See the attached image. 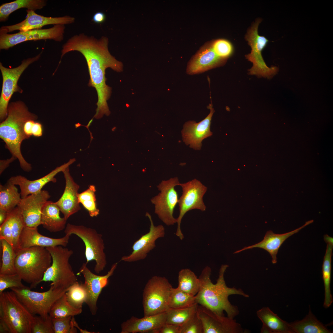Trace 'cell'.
<instances>
[{"mask_svg": "<svg viewBox=\"0 0 333 333\" xmlns=\"http://www.w3.org/2000/svg\"><path fill=\"white\" fill-rule=\"evenodd\" d=\"M108 44L106 36L97 39L83 34L76 38L71 45L72 51L79 52L86 60L90 76L88 85L95 88L98 96L97 108L93 117L97 119L110 114L107 101L110 97L111 88L106 83V69L110 68L117 72L123 70L122 63L111 54Z\"/></svg>", "mask_w": 333, "mask_h": 333, "instance_id": "cell-1", "label": "cell"}, {"mask_svg": "<svg viewBox=\"0 0 333 333\" xmlns=\"http://www.w3.org/2000/svg\"><path fill=\"white\" fill-rule=\"evenodd\" d=\"M228 267L227 265L221 266L216 283L211 281L210 276L211 269L207 266L202 270L199 277L200 281L199 290L195 296L196 303L210 310L220 316H224V312L227 317L234 319L239 313L238 307L232 305L228 299L232 295H239L248 298L249 295L241 289L229 287L225 283L224 273Z\"/></svg>", "mask_w": 333, "mask_h": 333, "instance_id": "cell-2", "label": "cell"}, {"mask_svg": "<svg viewBox=\"0 0 333 333\" xmlns=\"http://www.w3.org/2000/svg\"><path fill=\"white\" fill-rule=\"evenodd\" d=\"M7 113L6 117L0 123V138L12 156L18 159L21 168L25 171L30 172L32 170L31 165L23 156L21 146L24 140L29 138L24 131L25 123L29 120L35 121L37 117L30 112L20 101L9 104Z\"/></svg>", "mask_w": 333, "mask_h": 333, "instance_id": "cell-3", "label": "cell"}, {"mask_svg": "<svg viewBox=\"0 0 333 333\" xmlns=\"http://www.w3.org/2000/svg\"><path fill=\"white\" fill-rule=\"evenodd\" d=\"M14 265L22 280L35 288L51 266V256L46 248L34 246L20 249L15 253Z\"/></svg>", "mask_w": 333, "mask_h": 333, "instance_id": "cell-4", "label": "cell"}, {"mask_svg": "<svg viewBox=\"0 0 333 333\" xmlns=\"http://www.w3.org/2000/svg\"><path fill=\"white\" fill-rule=\"evenodd\" d=\"M34 316L11 291L0 294V321L10 333H31Z\"/></svg>", "mask_w": 333, "mask_h": 333, "instance_id": "cell-5", "label": "cell"}, {"mask_svg": "<svg viewBox=\"0 0 333 333\" xmlns=\"http://www.w3.org/2000/svg\"><path fill=\"white\" fill-rule=\"evenodd\" d=\"M46 248L51 256L52 261L41 282H51L50 285L54 288H68L77 280L69 262L73 251L61 245Z\"/></svg>", "mask_w": 333, "mask_h": 333, "instance_id": "cell-6", "label": "cell"}, {"mask_svg": "<svg viewBox=\"0 0 333 333\" xmlns=\"http://www.w3.org/2000/svg\"><path fill=\"white\" fill-rule=\"evenodd\" d=\"M68 288H55L50 285L48 290L43 292L32 291L30 288L26 286L10 289L32 314H38L46 319L49 316L52 305L65 294Z\"/></svg>", "mask_w": 333, "mask_h": 333, "instance_id": "cell-7", "label": "cell"}, {"mask_svg": "<svg viewBox=\"0 0 333 333\" xmlns=\"http://www.w3.org/2000/svg\"><path fill=\"white\" fill-rule=\"evenodd\" d=\"M172 288L165 277L154 276L150 279L142 294L144 316L166 312L170 308L169 300Z\"/></svg>", "mask_w": 333, "mask_h": 333, "instance_id": "cell-8", "label": "cell"}, {"mask_svg": "<svg viewBox=\"0 0 333 333\" xmlns=\"http://www.w3.org/2000/svg\"><path fill=\"white\" fill-rule=\"evenodd\" d=\"M64 232L65 235L71 236L72 234H75L82 239L85 245L86 263L87 264L90 261H95V272L98 274L104 270L107 261L101 234L97 233L94 229L83 225L70 224L67 225Z\"/></svg>", "mask_w": 333, "mask_h": 333, "instance_id": "cell-9", "label": "cell"}, {"mask_svg": "<svg viewBox=\"0 0 333 333\" xmlns=\"http://www.w3.org/2000/svg\"><path fill=\"white\" fill-rule=\"evenodd\" d=\"M261 19L258 18L248 29L245 38L250 46V53L245 56L248 60L253 63V66L249 70V74L259 76L268 77L274 74L278 68L275 66L268 67L262 57L261 51L266 45L269 40L264 36L259 35L258 26Z\"/></svg>", "mask_w": 333, "mask_h": 333, "instance_id": "cell-10", "label": "cell"}, {"mask_svg": "<svg viewBox=\"0 0 333 333\" xmlns=\"http://www.w3.org/2000/svg\"><path fill=\"white\" fill-rule=\"evenodd\" d=\"M180 183L177 177L162 180L157 186L160 192L151 199L152 203L155 205V213L168 226L177 223V219L174 217L173 213L179 199L175 187L179 185Z\"/></svg>", "mask_w": 333, "mask_h": 333, "instance_id": "cell-11", "label": "cell"}, {"mask_svg": "<svg viewBox=\"0 0 333 333\" xmlns=\"http://www.w3.org/2000/svg\"><path fill=\"white\" fill-rule=\"evenodd\" d=\"M179 185L182 188V194L179 200V212L176 219L177 226L175 234L181 240H183L184 236L181 229L182 220L185 214L191 210L198 209L202 211H205L206 207L203 197L207 187L195 179L186 183H180Z\"/></svg>", "mask_w": 333, "mask_h": 333, "instance_id": "cell-12", "label": "cell"}, {"mask_svg": "<svg viewBox=\"0 0 333 333\" xmlns=\"http://www.w3.org/2000/svg\"><path fill=\"white\" fill-rule=\"evenodd\" d=\"M41 53L34 57L23 60L21 65L14 68H6L0 63V69L3 79L0 98L1 121H4L7 116L8 103L13 94L15 92L22 93L23 91L17 84L20 76L29 65L39 59Z\"/></svg>", "mask_w": 333, "mask_h": 333, "instance_id": "cell-13", "label": "cell"}, {"mask_svg": "<svg viewBox=\"0 0 333 333\" xmlns=\"http://www.w3.org/2000/svg\"><path fill=\"white\" fill-rule=\"evenodd\" d=\"M65 25L58 24L49 28L35 29L8 34L0 33V49L7 50L27 41L52 39L61 42L64 38Z\"/></svg>", "mask_w": 333, "mask_h": 333, "instance_id": "cell-14", "label": "cell"}, {"mask_svg": "<svg viewBox=\"0 0 333 333\" xmlns=\"http://www.w3.org/2000/svg\"><path fill=\"white\" fill-rule=\"evenodd\" d=\"M196 314L203 326V333H243L246 331L234 319L217 314L198 304Z\"/></svg>", "mask_w": 333, "mask_h": 333, "instance_id": "cell-15", "label": "cell"}, {"mask_svg": "<svg viewBox=\"0 0 333 333\" xmlns=\"http://www.w3.org/2000/svg\"><path fill=\"white\" fill-rule=\"evenodd\" d=\"M117 263L112 265L110 269L104 275H99L92 272L84 263L77 275L82 274L84 279V285L86 288L88 297L86 303L92 314L95 315L97 310V302L103 289L108 284V279L111 276L117 266Z\"/></svg>", "mask_w": 333, "mask_h": 333, "instance_id": "cell-16", "label": "cell"}, {"mask_svg": "<svg viewBox=\"0 0 333 333\" xmlns=\"http://www.w3.org/2000/svg\"><path fill=\"white\" fill-rule=\"evenodd\" d=\"M50 197L47 191L41 190L21 198L17 206L22 214L25 226L37 228L41 225L42 209Z\"/></svg>", "mask_w": 333, "mask_h": 333, "instance_id": "cell-17", "label": "cell"}, {"mask_svg": "<svg viewBox=\"0 0 333 333\" xmlns=\"http://www.w3.org/2000/svg\"><path fill=\"white\" fill-rule=\"evenodd\" d=\"M26 11L27 15L24 20L13 25L2 26L0 29V33H8L15 30L23 31L39 29L46 25H65L72 23L75 21V18L70 16L47 17L38 14L32 10L27 9Z\"/></svg>", "mask_w": 333, "mask_h": 333, "instance_id": "cell-18", "label": "cell"}, {"mask_svg": "<svg viewBox=\"0 0 333 333\" xmlns=\"http://www.w3.org/2000/svg\"><path fill=\"white\" fill-rule=\"evenodd\" d=\"M207 108L210 110V112L205 118L198 123L194 121L186 122L181 131L183 140L185 144L196 150H200L202 141L212 134L210 128L215 110L212 104H209Z\"/></svg>", "mask_w": 333, "mask_h": 333, "instance_id": "cell-19", "label": "cell"}, {"mask_svg": "<svg viewBox=\"0 0 333 333\" xmlns=\"http://www.w3.org/2000/svg\"><path fill=\"white\" fill-rule=\"evenodd\" d=\"M146 216L148 217L150 222L149 232L134 243L132 246L133 252L129 256L122 257L121 261L130 262L145 259L147 253L155 247L156 240L164 236L165 230L163 226L162 225L154 226L150 214L146 212Z\"/></svg>", "mask_w": 333, "mask_h": 333, "instance_id": "cell-20", "label": "cell"}, {"mask_svg": "<svg viewBox=\"0 0 333 333\" xmlns=\"http://www.w3.org/2000/svg\"><path fill=\"white\" fill-rule=\"evenodd\" d=\"M75 161V158L71 159L67 162L56 167L47 175L37 179L30 180L24 176L18 175L12 177L9 180L13 184L19 186L21 197L24 198L41 191L42 188L50 182H56V179L55 177L56 175L60 172H63Z\"/></svg>", "mask_w": 333, "mask_h": 333, "instance_id": "cell-21", "label": "cell"}, {"mask_svg": "<svg viewBox=\"0 0 333 333\" xmlns=\"http://www.w3.org/2000/svg\"><path fill=\"white\" fill-rule=\"evenodd\" d=\"M226 60L216 53L211 41L206 43L192 57L187 65V72L190 75L201 73L222 65Z\"/></svg>", "mask_w": 333, "mask_h": 333, "instance_id": "cell-22", "label": "cell"}, {"mask_svg": "<svg viewBox=\"0 0 333 333\" xmlns=\"http://www.w3.org/2000/svg\"><path fill=\"white\" fill-rule=\"evenodd\" d=\"M166 312L141 318L133 316L121 324V333H159L166 323Z\"/></svg>", "mask_w": 333, "mask_h": 333, "instance_id": "cell-23", "label": "cell"}, {"mask_svg": "<svg viewBox=\"0 0 333 333\" xmlns=\"http://www.w3.org/2000/svg\"><path fill=\"white\" fill-rule=\"evenodd\" d=\"M69 167L63 172L65 181L64 192L56 203L67 220L80 209L78 195L79 186L74 181L69 172Z\"/></svg>", "mask_w": 333, "mask_h": 333, "instance_id": "cell-24", "label": "cell"}, {"mask_svg": "<svg viewBox=\"0 0 333 333\" xmlns=\"http://www.w3.org/2000/svg\"><path fill=\"white\" fill-rule=\"evenodd\" d=\"M70 236L66 234L61 238H52L40 234L37 228L25 226L19 237L18 248L19 249L34 246L47 248L58 245L65 247Z\"/></svg>", "mask_w": 333, "mask_h": 333, "instance_id": "cell-25", "label": "cell"}, {"mask_svg": "<svg viewBox=\"0 0 333 333\" xmlns=\"http://www.w3.org/2000/svg\"><path fill=\"white\" fill-rule=\"evenodd\" d=\"M24 227L22 214L17 206L8 212L6 220L0 225V239L6 240L15 253L19 249V240Z\"/></svg>", "mask_w": 333, "mask_h": 333, "instance_id": "cell-26", "label": "cell"}, {"mask_svg": "<svg viewBox=\"0 0 333 333\" xmlns=\"http://www.w3.org/2000/svg\"><path fill=\"white\" fill-rule=\"evenodd\" d=\"M313 220L308 221L302 226L290 232L282 234H277L272 231H268L265 234L263 239L261 242L255 245L245 247L242 249L235 252L237 253L244 250L253 248H260L266 250L270 255L272 263L275 264L277 262V255L278 249L284 241L288 238L298 232L307 225L311 223Z\"/></svg>", "mask_w": 333, "mask_h": 333, "instance_id": "cell-27", "label": "cell"}, {"mask_svg": "<svg viewBox=\"0 0 333 333\" xmlns=\"http://www.w3.org/2000/svg\"><path fill=\"white\" fill-rule=\"evenodd\" d=\"M257 315L262 325L261 333H294L289 323L280 318L268 307L258 310Z\"/></svg>", "mask_w": 333, "mask_h": 333, "instance_id": "cell-28", "label": "cell"}, {"mask_svg": "<svg viewBox=\"0 0 333 333\" xmlns=\"http://www.w3.org/2000/svg\"><path fill=\"white\" fill-rule=\"evenodd\" d=\"M60 209L56 202L48 201L44 206L41 216V225L51 232L62 231L66 227L67 220L60 215Z\"/></svg>", "mask_w": 333, "mask_h": 333, "instance_id": "cell-29", "label": "cell"}, {"mask_svg": "<svg viewBox=\"0 0 333 333\" xmlns=\"http://www.w3.org/2000/svg\"><path fill=\"white\" fill-rule=\"evenodd\" d=\"M294 333H331L319 320L312 313L310 308L308 314L302 319L289 323Z\"/></svg>", "mask_w": 333, "mask_h": 333, "instance_id": "cell-30", "label": "cell"}, {"mask_svg": "<svg viewBox=\"0 0 333 333\" xmlns=\"http://www.w3.org/2000/svg\"><path fill=\"white\" fill-rule=\"evenodd\" d=\"M46 4L47 1L44 0H16L3 3L0 6V21H6L9 15L18 9L26 8L35 11L42 9Z\"/></svg>", "mask_w": 333, "mask_h": 333, "instance_id": "cell-31", "label": "cell"}, {"mask_svg": "<svg viewBox=\"0 0 333 333\" xmlns=\"http://www.w3.org/2000/svg\"><path fill=\"white\" fill-rule=\"evenodd\" d=\"M15 185L9 180L4 185H0V209L9 212L17 207L21 199Z\"/></svg>", "mask_w": 333, "mask_h": 333, "instance_id": "cell-32", "label": "cell"}, {"mask_svg": "<svg viewBox=\"0 0 333 333\" xmlns=\"http://www.w3.org/2000/svg\"><path fill=\"white\" fill-rule=\"evenodd\" d=\"M333 247V244H327L326 250L322 268L323 278L324 287L323 306L326 308L329 307L333 302L330 289L331 261Z\"/></svg>", "mask_w": 333, "mask_h": 333, "instance_id": "cell-33", "label": "cell"}, {"mask_svg": "<svg viewBox=\"0 0 333 333\" xmlns=\"http://www.w3.org/2000/svg\"><path fill=\"white\" fill-rule=\"evenodd\" d=\"M178 280L179 289L193 296L197 294L200 287L199 280L190 269H181L179 273Z\"/></svg>", "mask_w": 333, "mask_h": 333, "instance_id": "cell-34", "label": "cell"}, {"mask_svg": "<svg viewBox=\"0 0 333 333\" xmlns=\"http://www.w3.org/2000/svg\"><path fill=\"white\" fill-rule=\"evenodd\" d=\"M82 308H75L68 302L65 294L52 305L49 315L51 318L74 316L81 314Z\"/></svg>", "mask_w": 333, "mask_h": 333, "instance_id": "cell-35", "label": "cell"}, {"mask_svg": "<svg viewBox=\"0 0 333 333\" xmlns=\"http://www.w3.org/2000/svg\"><path fill=\"white\" fill-rule=\"evenodd\" d=\"M198 304L180 308H170L166 312V323L181 326L196 312Z\"/></svg>", "mask_w": 333, "mask_h": 333, "instance_id": "cell-36", "label": "cell"}, {"mask_svg": "<svg viewBox=\"0 0 333 333\" xmlns=\"http://www.w3.org/2000/svg\"><path fill=\"white\" fill-rule=\"evenodd\" d=\"M2 250L0 274L16 273L14 265L15 253L11 245L4 239H0Z\"/></svg>", "mask_w": 333, "mask_h": 333, "instance_id": "cell-37", "label": "cell"}, {"mask_svg": "<svg viewBox=\"0 0 333 333\" xmlns=\"http://www.w3.org/2000/svg\"><path fill=\"white\" fill-rule=\"evenodd\" d=\"M66 294L69 303L77 308H82L87 299V292L84 283H80L77 281L68 287Z\"/></svg>", "mask_w": 333, "mask_h": 333, "instance_id": "cell-38", "label": "cell"}, {"mask_svg": "<svg viewBox=\"0 0 333 333\" xmlns=\"http://www.w3.org/2000/svg\"><path fill=\"white\" fill-rule=\"evenodd\" d=\"M96 191L95 186L92 185L87 190L81 193H78V195L79 203H81L88 211L91 217L97 216L100 212L97 206Z\"/></svg>", "mask_w": 333, "mask_h": 333, "instance_id": "cell-39", "label": "cell"}, {"mask_svg": "<svg viewBox=\"0 0 333 333\" xmlns=\"http://www.w3.org/2000/svg\"><path fill=\"white\" fill-rule=\"evenodd\" d=\"M196 303L195 296L187 294L177 288H172L171 292L169 306L170 308L186 307Z\"/></svg>", "mask_w": 333, "mask_h": 333, "instance_id": "cell-40", "label": "cell"}, {"mask_svg": "<svg viewBox=\"0 0 333 333\" xmlns=\"http://www.w3.org/2000/svg\"><path fill=\"white\" fill-rule=\"evenodd\" d=\"M213 49L220 57L226 60L232 54L233 47L229 41L224 39H219L212 41Z\"/></svg>", "mask_w": 333, "mask_h": 333, "instance_id": "cell-41", "label": "cell"}, {"mask_svg": "<svg viewBox=\"0 0 333 333\" xmlns=\"http://www.w3.org/2000/svg\"><path fill=\"white\" fill-rule=\"evenodd\" d=\"M31 333H54L52 318L49 315L46 319L34 316Z\"/></svg>", "mask_w": 333, "mask_h": 333, "instance_id": "cell-42", "label": "cell"}, {"mask_svg": "<svg viewBox=\"0 0 333 333\" xmlns=\"http://www.w3.org/2000/svg\"><path fill=\"white\" fill-rule=\"evenodd\" d=\"M72 316L52 318L54 333H75L77 328L72 323Z\"/></svg>", "mask_w": 333, "mask_h": 333, "instance_id": "cell-43", "label": "cell"}, {"mask_svg": "<svg viewBox=\"0 0 333 333\" xmlns=\"http://www.w3.org/2000/svg\"><path fill=\"white\" fill-rule=\"evenodd\" d=\"M22 280L17 273L12 274L0 273V294L8 288L25 287L26 286L22 282Z\"/></svg>", "mask_w": 333, "mask_h": 333, "instance_id": "cell-44", "label": "cell"}, {"mask_svg": "<svg viewBox=\"0 0 333 333\" xmlns=\"http://www.w3.org/2000/svg\"><path fill=\"white\" fill-rule=\"evenodd\" d=\"M180 327L181 333H203L204 332L202 322L196 313L181 325Z\"/></svg>", "mask_w": 333, "mask_h": 333, "instance_id": "cell-45", "label": "cell"}, {"mask_svg": "<svg viewBox=\"0 0 333 333\" xmlns=\"http://www.w3.org/2000/svg\"><path fill=\"white\" fill-rule=\"evenodd\" d=\"M159 333H181L180 326L166 323L160 329Z\"/></svg>", "mask_w": 333, "mask_h": 333, "instance_id": "cell-46", "label": "cell"}, {"mask_svg": "<svg viewBox=\"0 0 333 333\" xmlns=\"http://www.w3.org/2000/svg\"><path fill=\"white\" fill-rule=\"evenodd\" d=\"M42 124L39 122L35 121L31 130L32 135L36 137L41 136L43 134Z\"/></svg>", "mask_w": 333, "mask_h": 333, "instance_id": "cell-47", "label": "cell"}, {"mask_svg": "<svg viewBox=\"0 0 333 333\" xmlns=\"http://www.w3.org/2000/svg\"><path fill=\"white\" fill-rule=\"evenodd\" d=\"M17 159L15 157L12 156L11 157L6 160H1L0 161V174L2 173L3 171L10 165V164L13 161Z\"/></svg>", "mask_w": 333, "mask_h": 333, "instance_id": "cell-48", "label": "cell"}, {"mask_svg": "<svg viewBox=\"0 0 333 333\" xmlns=\"http://www.w3.org/2000/svg\"><path fill=\"white\" fill-rule=\"evenodd\" d=\"M106 16L104 13L101 12H98L93 15L92 20L96 23L100 24L104 22Z\"/></svg>", "mask_w": 333, "mask_h": 333, "instance_id": "cell-49", "label": "cell"}, {"mask_svg": "<svg viewBox=\"0 0 333 333\" xmlns=\"http://www.w3.org/2000/svg\"><path fill=\"white\" fill-rule=\"evenodd\" d=\"M35 120H29L27 121L24 124V131L26 135L30 138L32 135L31 130Z\"/></svg>", "mask_w": 333, "mask_h": 333, "instance_id": "cell-50", "label": "cell"}, {"mask_svg": "<svg viewBox=\"0 0 333 333\" xmlns=\"http://www.w3.org/2000/svg\"><path fill=\"white\" fill-rule=\"evenodd\" d=\"M72 324L74 327H75L77 329H78L80 333H95L94 332H91L87 331L86 330H83L81 328L78 326L77 323L75 319L74 318V316H72Z\"/></svg>", "mask_w": 333, "mask_h": 333, "instance_id": "cell-51", "label": "cell"}, {"mask_svg": "<svg viewBox=\"0 0 333 333\" xmlns=\"http://www.w3.org/2000/svg\"><path fill=\"white\" fill-rule=\"evenodd\" d=\"M8 212L0 209V224H2L6 220Z\"/></svg>", "mask_w": 333, "mask_h": 333, "instance_id": "cell-52", "label": "cell"}, {"mask_svg": "<svg viewBox=\"0 0 333 333\" xmlns=\"http://www.w3.org/2000/svg\"><path fill=\"white\" fill-rule=\"evenodd\" d=\"M93 118H92L89 121V122L88 123V125H82L81 124H80L79 123L76 124L75 125V127L76 128H77L78 127H79L80 126H84V127H86L87 128V129L88 130V131H89V132L90 133V135L91 141H90V142H91V141H92V140L93 139V137L92 136V133L90 131V130H89V127L91 123L92 122L93 120Z\"/></svg>", "mask_w": 333, "mask_h": 333, "instance_id": "cell-53", "label": "cell"}, {"mask_svg": "<svg viewBox=\"0 0 333 333\" xmlns=\"http://www.w3.org/2000/svg\"><path fill=\"white\" fill-rule=\"evenodd\" d=\"M324 240L327 244H333V238L330 236L328 235H325L324 236Z\"/></svg>", "mask_w": 333, "mask_h": 333, "instance_id": "cell-54", "label": "cell"}]
</instances>
